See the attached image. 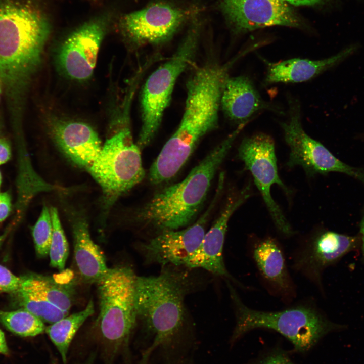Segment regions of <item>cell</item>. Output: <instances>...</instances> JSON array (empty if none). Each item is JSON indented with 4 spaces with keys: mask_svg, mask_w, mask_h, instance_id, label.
Segmentation results:
<instances>
[{
    "mask_svg": "<svg viewBox=\"0 0 364 364\" xmlns=\"http://www.w3.org/2000/svg\"><path fill=\"white\" fill-rule=\"evenodd\" d=\"M136 276L127 266L110 268L98 283L100 312L99 331L111 344L126 342L138 318L135 305Z\"/></svg>",
    "mask_w": 364,
    "mask_h": 364,
    "instance_id": "ba28073f",
    "label": "cell"
},
{
    "mask_svg": "<svg viewBox=\"0 0 364 364\" xmlns=\"http://www.w3.org/2000/svg\"><path fill=\"white\" fill-rule=\"evenodd\" d=\"M357 49L351 45L330 57L318 60L293 58L276 63H267L266 84L299 83L312 79L339 64Z\"/></svg>",
    "mask_w": 364,
    "mask_h": 364,
    "instance_id": "44dd1931",
    "label": "cell"
},
{
    "mask_svg": "<svg viewBox=\"0 0 364 364\" xmlns=\"http://www.w3.org/2000/svg\"><path fill=\"white\" fill-rule=\"evenodd\" d=\"M1 86H0V95H1Z\"/></svg>",
    "mask_w": 364,
    "mask_h": 364,
    "instance_id": "8d00e7d4",
    "label": "cell"
},
{
    "mask_svg": "<svg viewBox=\"0 0 364 364\" xmlns=\"http://www.w3.org/2000/svg\"><path fill=\"white\" fill-rule=\"evenodd\" d=\"M191 281L186 272L170 268L158 276H136L135 305L137 317L153 337L144 361L157 347L170 345L184 326V300Z\"/></svg>",
    "mask_w": 364,
    "mask_h": 364,
    "instance_id": "5b68a950",
    "label": "cell"
},
{
    "mask_svg": "<svg viewBox=\"0 0 364 364\" xmlns=\"http://www.w3.org/2000/svg\"><path fill=\"white\" fill-rule=\"evenodd\" d=\"M238 157L253 176L278 231L285 237L292 236L295 232L270 192L274 184L289 192L279 176L273 139L264 133L245 138L238 148Z\"/></svg>",
    "mask_w": 364,
    "mask_h": 364,
    "instance_id": "30bf717a",
    "label": "cell"
},
{
    "mask_svg": "<svg viewBox=\"0 0 364 364\" xmlns=\"http://www.w3.org/2000/svg\"><path fill=\"white\" fill-rule=\"evenodd\" d=\"M295 6H308L320 4L330 0H281ZM341 1V0H340ZM347 0H344V2ZM359 1V0H356Z\"/></svg>",
    "mask_w": 364,
    "mask_h": 364,
    "instance_id": "1f68e13d",
    "label": "cell"
},
{
    "mask_svg": "<svg viewBox=\"0 0 364 364\" xmlns=\"http://www.w3.org/2000/svg\"><path fill=\"white\" fill-rule=\"evenodd\" d=\"M54 141L77 166L87 170L99 155L103 144L96 130L81 121L55 120L50 127Z\"/></svg>",
    "mask_w": 364,
    "mask_h": 364,
    "instance_id": "d6986e66",
    "label": "cell"
},
{
    "mask_svg": "<svg viewBox=\"0 0 364 364\" xmlns=\"http://www.w3.org/2000/svg\"><path fill=\"white\" fill-rule=\"evenodd\" d=\"M200 5L192 9L187 33L173 55L147 78L141 94L142 126L136 144L141 149L153 141L160 126L177 80L196 54L202 28Z\"/></svg>",
    "mask_w": 364,
    "mask_h": 364,
    "instance_id": "52a82bcc",
    "label": "cell"
},
{
    "mask_svg": "<svg viewBox=\"0 0 364 364\" xmlns=\"http://www.w3.org/2000/svg\"><path fill=\"white\" fill-rule=\"evenodd\" d=\"M11 294L13 295L15 302L19 307L30 312L43 322L51 324L68 314V312L47 300L21 289Z\"/></svg>",
    "mask_w": 364,
    "mask_h": 364,
    "instance_id": "d4e9b609",
    "label": "cell"
},
{
    "mask_svg": "<svg viewBox=\"0 0 364 364\" xmlns=\"http://www.w3.org/2000/svg\"><path fill=\"white\" fill-rule=\"evenodd\" d=\"M50 32L48 21L33 6L6 0L0 3V79L20 87L39 64Z\"/></svg>",
    "mask_w": 364,
    "mask_h": 364,
    "instance_id": "277c9868",
    "label": "cell"
},
{
    "mask_svg": "<svg viewBox=\"0 0 364 364\" xmlns=\"http://www.w3.org/2000/svg\"><path fill=\"white\" fill-rule=\"evenodd\" d=\"M4 238H5L4 235L0 236V245L1 244L2 242H3Z\"/></svg>",
    "mask_w": 364,
    "mask_h": 364,
    "instance_id": "e575fe53",
    "label": "cell"
},
{
    "mask_svg": "<svg viewBox=\"0 0 364 364\" xmlns=\"http://www.w3.org/2000/svg\"><path fill=\"white\" fill-rule=\"evenodd\" d=\"M192 11V6L187 9L156 0L124 15L120 24L125 36L133 43L158 44L170 40L190 18Z\"/></svg>",
    "mask_w": 364,
    "mask_h": 364,
    "instance_id": "7c38bea8",
    "label": "cell"
},
{
    "mask_svg": "<svg viewBox=\"0 0 364 364\" xmlns=\"http://www.w3.org/2000/svg\"><path fill=\"white\" fill-rule=\"evenodd\" d=\"M290 102L289 118L281 123L285 140L290 148L287 166H301L311 175L342 173L364 182L363 170L343 162L305 132L301 124L299 105L295 101Z\"/></svg>",
    "mask_w": 364,
    "mask_h": 364,
    "instance_id": "9c48e42d",
    "label": "cell"
},
{
    "mask_svg": "<svg viewBox=\"0 0 364 364\" xmlns=\"http://www.w3.org/2000/svg\"><path fill=\"white\" fill-rule=\"evenodd\" d=\"M360 237L321 230L295 247L290 257L291 268L322 293L324 271L360 246Z\"/></svg>",
    "mask_w": 364,
    "mask_h": 364,
    "instance_id": "8fae6325",
    "label": "cell"
},
{
    "mask_svg": "<svg viewBox=\"0 0 364 364\" xmlns=\"http://www.w3.org/2000/svg\"><path fill=\"white\" fill-rule=\"evenodd\" d=\"M244 126L239 125L182 181L155 194L137 211L135 220L159 233L189 225L197 216L218 169Z\"/></svg>",
    "mask_w": 364,
    "mask_h": 364,
    "instance_id": "7a4b0ae2",
    "label": "cell"
},
{
    "mask_svg": "<svg viewBox=\"0 0 364 364\" xmlns=\"http://www.w3.org/2000/svg\"><path fill=\"white\" fill-rule=\"evenodd\" d=\"M224 180L220 178L215 195L206 211L193 225L182 229L164 231L141 245L147 262L163 265L181 266L199 246L205 234L211 212L223 190Z\"/></svg>",
    "mask_w": 364,
    "mask_h": 364,
    "instance_id": "5bb4252c",
    "label": "cell"
},
{
    "mask_svg": "<svg viewBox=\"0 0 364 364\" xmlns=\"http://www.w3.org/2000/svg\"><path fill=\"white\" fill-rule=\"evenodd\" d=\"M94 312V303L90 300L83 310L67 315L46 328V331L64 363L66 362L68 350L76 333Z\"/></svg>",
    "mask_w": 364,
    "mask_h": 364,
    "instance_id": "603a6c76",
    "label": "cell"
},
{
    "mask_svg": "<svg viewBox=\"0 0 364 364\" xmlns=\"http://www.w3.org/2000/svg\"><path fill=\"white\" fill-rule=\"evenodd\" d=\"M53 234L50 207L44 205L32 229V236L37 254L41 257L49 254Z\"/></svg>",
    "mask_w": 364,
    "mask_h": 364,
    "instance_id": "4316f807",
    "label": "cell"
},
{
    "mask_svg": "<svg viewBox=\"0 0 364 364\" xmlns=\"http://www.w3.org/2000/svg\"><path fill=\"white\" fill-rule=\"evenodd\" d=\"M8 348L7 345L5 335L0 329V354H7Z\"/></svg>",
    "mask_w": 364,
    "mask_h": 364,
    "instance_id": "d6a6232c",
    "label": "cell"
},
{
    "mask_svg": "<svg viewBox=\"0 0 364 364\" xmlns=\"http://www.w3.org/2000/svg\"><path fill=\"white\" fill-rule=\"evenodd\" d=\"M22 278L21 289L69 312L73 300V290L70 284L42 275H31Z\"/></svg>",
    "mask_w": 364,
    "mask_h": 364,
    "instance_id": "7402d4cb",
    "label": "cell"
},
{
    "mask_svg": "<svg viewBox=\"0 0 364 364\" xmlns=\"http://www.w3.org/2000/svg\"><path fill=\"white\" fill-rule=\"evenodd\" d=\"M63 202L72 229L74 260L78 272L85 282L97 283L110 268L100 247L90 236L85 214L80 210L66 204L64 201Z\"/></svg>",
    "mask_w": 364,
    "mask_h": 364,
    "instance_id": "ac0fdd59",
    "label": "cell"
},
{
    "mask_svg": "<svg viewBox=\"0 0 364 364\" xmlns=\"http://www.w3.org/2000/svg\"><path fill=\"white\" fill-rule=\"evenodd\" d=\"M53 234L49 251L51 265L63 270L69 253L68 242L65 235L57 209L50 207Z\"/></svg>",
    "mask_w": 364,
    "mask_h": 364,
    "instance_id": "484cf974",
    "label": "cell"
},
{
    "mask_svg": "<svg viewBox=\"0 0 364 364\" xmlns=\"http://www.w3.org/2000/svg\"><path fill=\"white\" fill-rule=\"evenodd\" d=\"M22 277H18L8 269L0 265V293H13L21 288Z\"/></svg>",
    "mask_w": 364,
    "mask_h": 364,
    "instance_id": "f1b7e54d",
    "label": "cell"
},
{
    "mask_svg": "<svg viewBox=\"0 0 364 364\" xmlns=\"http://www.w3.org/2000/svg\"><path fill=\"white\" fill-rule=\"evenodd\" d=\"M227 284L235 315L232 345L253 330L267 329L284 336L292 344L294 352L303 354L325 336L344 328L330 320L311 299L293 302L280 310H256L243 302L229 281Z\"/></svg>",
    "mask_w": 364,
    "mask_h": 364,
    "instance_id": "3957f363",
    "label": "cell"
},
{
    "mask_svg": "<svg viewBox=\"0 0 364 364\" xmlns=\"http://www.w3.org/2000/svg\"><path fill=\"white\" fill-rule=\"evenodd\" d=\"M247 364H296L289 352L279 346L261 352Z\"/></svg>",
    "mask_w": 364,
    "mask_h": 364,
    "instance_id": "83f0119b",
    "label": "cell"
},
{
    "mask_svg": "<svg viewBox=\"0 0 364 364\" xmlns=\"http://www.w3.org/2000/svg\"><path fill=\"white\" fill-rule=\"evenodd\" d=\"M11 155L10 145L8 141L0 138V165L8 161Z\"/></svg>",
    "mask_w": 364,
    "mask_h": 364,
    "instance_id": "4dcf8cb0",
    "label": "cell"
},
{
    "mask_svg": "<svg viewBox=\"0 0 364 364\" xmlns=\"http://www.w3.org/2000/svg\"><path fill=\"white\" fill-rule=\"evenodd\" d=\"M107 20L99 18L84 23L62 43L57 61L67 77L81 81L92 76L106 33Z\"/></svg>",
    "mask_w": 364,
    "mask_h": 364,
    "instance_id": "9a60e30c",
    "label": "cell"
},
{
    "mask_svg": "<svg viewBox=\"0 0 364 364\" xmlns=\"http://www.w3.org/2000/svg\"><path fill=\"white\" fill-rule=\"evenodd\" d=\"M232 63L206 64L188 80L179 126L150 168L148 178L152 184H162L174 177L202 138L217 127L222 90Z\"/></svg>",
    "mask_w": 364,
    "mask_h": 364,
    "instance_id": "6da1fadb",
    "label": "cell"
},
{
    "mask_svg": "<svg viewBox=\"0 0 364 364\" xmlns=\"http://www.w3.org/2000/svg\"><path fill=\"white\" fill-rule=\"evenodd\" d=\"M359 237L360 240V247L361 248L362 256L364 258V214L360 224Z\"/></svg>",
    "mask_w": 364,
    "mask_h": 364,
    "instance_id": "836d02e7",
    "label": "cell"
},
{
    "mask_svg": "<svg viewBox=\"0 0 364 364\" xmlns=\"http://www.w3.org/2000/svg\"><path fill=\"white\" fill-rule=\"evenodd\" d=\"M1 181H2V176H1V172H0V187H1Z\"/></svg>",
    "mask_w": 364,
    "mask_h": 364,
    "instance_id": "d590c367",
    "label": "cell"
},
{
    "mask_svg": "<svg viewBox=\"0 0 364 364\" xmlns=\"http://www.w3.org/2000/svg\"><path fill=\"white\" fill-rule=\"evenodd\" d=\"M125 109L117 128L109 134L95 161L86 170L100 186L105 218L118 198L144 179L141 149L132 137Z\"/></svg>",
    "mask_w": 364,
    "mask_h": 364,
    "instance_id": "8992f818",
    "label": "cell"
},
{
    "mask_svg": "<svg viewBox=\"0 0 364 364\" xmlns=\"http://www.w3.org/2000/svg\"><path fill=\"white\" fill-rule=\"evenodd\" d=\"M220 107L230 120L239 125L246 124L261 110L281 111L263 100L252 81L245 76H228L222 90Z\"/></svg>",
    "mask_w": 364,
    "mask_h": 364,
    "instance_id": "ffe728a7",
    "label": "cell"
},
{
    "mask_svg": "<svg viewBox=\"0 0 364 364\" xmlns=\"http://www.w3.org/2000/svg\"><path fill=\"white\" fill-rule=\"evenodd\" d=\"M0 323L12 333L23 337H33L46 330L44 322L28 310H0Z\"/></svg>",
    "mask_w": 364,
    "mask_h": 364,
    "instance_id": "cb8c5ba5",
    "label": "cell"
},
{
    "mask_svg": "<svg viewBox=\"0 0 364 364\" xmlns=\"http://www.w3.org/2000/svg\"><path fill=\"white\" fill-rule=\"evenodd\" d=\"M218 7L237 33L272 26L298 27L299 19L281 0H219Z\"/></svg>",
    "mask_w": 364,
    "mask_h": 364,
    "instance_id": "2e32d148",
    "label": "cell"
},
{
    "mask_svg": "<svg viewBox=\"0 0 364 364\" xmlns=\"http://www.w3.org/2000/svg\"><path fill=\"white\" fill-rule=\"evenodd\" d=\"M247 186L234 198H230L211 228L205 233L196 250L188 258L184 265L189 268H201L215 275L233 281L223 261V248L228 224L235 211L250 196Z\"/></svg>",
    "mask_w": 364,
    "mask_h": 364,
    "instance_id": "e0dca14e",
    "label": "cell"
},
{
    "mask_svg": "<svg viewBox=\"0 0 364 364\" xmlns=\"http://www.w3.org/2000/svg\"><path fill=\"white\" fill-rule=\"evenodd\" d=\"M11 210V199L7 192L0 193V222L4 221Z\"/></svg>",
    "mask_w": 364,
    "mask_h": 364,
    "instance_id": "f546056e",
    "label": "cell"
},
{
    "mask_svg": "<svg viewBox=\"0 0 364 364\" xmlns=\"http://www.w3.org/2000/svg\"><path fill=\"white\" fill-rule=\"evenodd\" d=\"M247 254L263 287L285 305L297 297V287L287 264L283 247L275 238L251 236L247 244Z\"/></svg>",
    "mask_w": 364,
    "mask_h": 364,
    "instance_id": "4fadbf2b",
    "label": "cell"
}]
</instances>
